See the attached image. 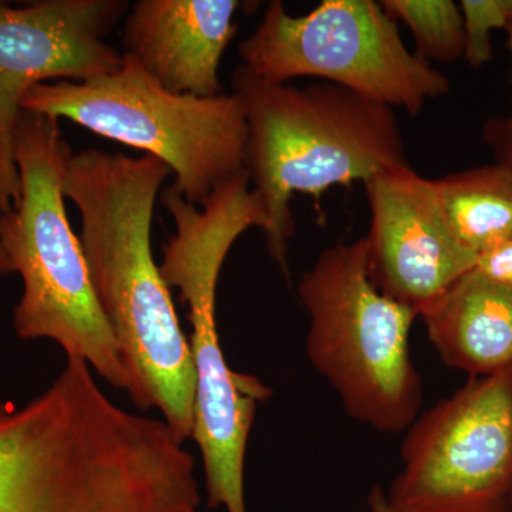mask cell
Listing matches in <instances>:
<instances>
[{
    "instance_id": "obj_9",
    "label": "cell",
    "mask_w": 512,
    "mask_h": 512,
    "mask_svg": "<svg viewBox=\"0 0 512 512\" xmlns=\"http://www.w3.org/2000/svg\"><path fill=\"white\" fill-rule=\"evenodd\" d=\"M394 512H511L512 365L470 377L406 430Z\"/></svg>"
},
{
    "instance_id": "obj_6",
    "label": "cell",
    "mask_w": 512,
    "mask_h": 512,
    "mask_svg": "<svg viewBox=\"0 0 512 512\" xmlns=\"http://www.w3.org/2000/svg\"><path fill=\"white\" fill-rule=\"evenodd\" d=\"M309 315L306 353L352 419L400 433L421 413L423 384L413 363V309L376 288L365 239L326 248L298 288Z\"/></svg>"
},
{
    "instance_id": "obj_8",
    "label": "cell",
    "mask_w": 512,
    "mask_h": 512,
    "mask_svg": "<svg viewBox=\"0 0 512 512\" xmlns=\"http://www.w3.org/2000/svg\"><path fill=\"white\" fill-rule=\"evenodd\" d=\"M238 55L259 79L316 77L413 116L451 86L446 74L407 49L396 20L375 0H325L302 16L275 0Z\"/></svg>"
},
{
    "instance_id": "obj_22",
    "label": "cell",
    "mask_w": 512,
    "mask_h": 512,
    "mask_svg": "<svg viewBox=\"0 0 512 512\" xmlns=\"http://www.w3.org/2000/svg\"><path fill=\"white\" fill-rule=\"evenodd\" d=\"M511 512H512V510H511Z\"/></svg>"
},
{
    "instance_id": "obj_4",
    "label": "cell",
    "mask_w": 512,
    "mask_h": 512,
    "mask_svg": "<svg viewBox=\"0 0 512 512\" xmlns=\"http://www.w3.org/2000/svg\"><path fill=\"white\" fill-rule=\"evenodd\" d=\"M175 232L163 248L160 265L165 284L187 303L192 326L195 414L191 439L200 448L208 505L247 512L245 454L258 404L271 390L254 376L229 367L217 326V288L224 262L249 228L266 227L261 198L247 171L221 185L204 207L185 200L173 185L161 195Z\"/></svg>"
},
{
    "instance_id": "obj_20",
    "label": "cell",
    "mask_w": 512,
    "mask_h": 512,
    "mask_svg": "<svg viewBox=\"0 0 512 512\" xmlns=\"http://www.w3.org/2000/svg\"><path fill=\"white\" fill-rule=\"evenodd\" d=\"M12 274L8 258H6L5 251H3L2 245H0V275Z\"/></svg>"
},
{
    "instance_id": "obj_5",
    "label": "cell",
    "mask_w": 512,
    "mask_h": 512,
    "mask_svg": "<svg viewBox=\"0 0 512 512\" xmlns=\"http://www.w3.org/2000/svg\"><path fill=\"white\" fill-rule=\"evenodd\" d=\"M72 156L59 120L23 110L15 140L19 200L0 214V245L23 285L13 328L23 340H53L67 357H79L128 392L119 343L67 215L63 184Z\"/></svg>"
},
{
    "instance_id": "obj_14",
    "label": "cell",
    "mask_w": 512,
    "mask_h": 512,
    "mask_svg": "<svg viewBox=\"0 0 512 512\" xmlns=\"http://www.w3.org/2000/svg\"><path fill=\"white\" fill-rule=\"evenodd\" d=\"M458 242L477 256L512 234V170L497 163L434 180Z\"/></svg>"
},
{
    "instance_id": "obj_21",
    "label": "cell",
    "mask_w": 512,
    "mask_h": 512,
    "mask_svg": "<svg viewBox=\"0 0 512 512\" xmlns=\"http://www.w3.org/2000/svg\"><path fill=\"white\" fill-rule=\"evenodd\" d=\"M0 406H2V403H0Z\"/></svg>"
},
{
    "instance_id": "obj_17",
    "label": "cell",
    "mask_w": 512,
    "mask_h": 512,
    "mask_svg": "<svg viewBox=\"0 0 512 512\" xmlns=\"http://www.w3.org/2000/svg\"><path fill=\"white\" fill-rule=\"evenodd\" d=\"M474 271L512 288V234L497 247L478 256Z\"/></svg>"
},
{
    "instance_id": "obj_11",
    "label": "cell",
    "mask_w": 512,
    "mask_h": 512,
    "mask_svg": "<svg viewBox=\"0 0 512 512\" xmlns=\"http://www.w3.org/2000/svg\"><path fill=\"white\" fill-rule=\"evenodd\" d=\"M365 191L370 229L363 239L370 279L420 316L476 266L478 256L451 231L434 180L410 165L370 178Z\"/></svg>"
},
{
    "instance_id": "obj_19",
    "label": "cell",
    "mask_w": 512,
    "mask_h": 512,
    "mask_svg": "<svg viewBox=\"0 0 512 512\" xmlns=\"http://www.w3.org/2000/svg\"><path fill=\"white\" fill-rule=\"evenodd\" d=\"M367 512H394L387 501L386 491L375 487L367 498Z\"/></svg>"
},
{
    "instance_id": "obj_12",
    "label": "cell",
    "mask_w": 512,
    "mask_h": 512,
    "mask_svg": "<svg viewBox=\"0 0 512 512\" xmlns=\"http://www.w3.org/2000/svg\"><path fill=\"white\" fill-rule=\"evenodd\" d=\"M237 0H138L124 18V55L170 92L221 96V59L238 32Z\"/></svg>"
},
{
    "instance_id": "obj_2",
    "label": "cell",
    "mask_w": 512,
    "mask_h": 512,
    "mask_svg": "<svg viewBox=\"0 0 512 512\" xmlns=\"http://www.w3.org/2000/svg\"><path fill=\"white\" fill-rule=\"evenodd\" d=\"M0 512H181L153 424L77 357L25 406H0Z\"/></svg>"
},
{
    "instance_id": "obj_1",
    "label": "cell",
    "mask_w": 512,
    "mask_h": 512,
    "mask_svg": "<svg viewBox=\"0 0 512 512\" xmlns=\"http://www.w3.org/2000/svg\"><path fill=\"white\" fill-rule=\"evenodd\" d=\"M170 175L156 157L92 148L70 157L63 187L80 214V241L130 377L128 396L140 409H157L184 443L194 429L197 377L151 245L158 195Z\"/></svg>"
},
{
    "instance_id": "obj_15",
    "label": "cell",
    "mask_w": 512,
    "mask_h": 512,
    "mask_svg": "<svg viewBox=\"0 0 512 512\" xmlns=\"http://www.w3.org/2000/svg\"><path fill=\"white\" fill-rule=\"evenodd\" d=\"M393 20L410 29L427 62L453 63L466 52L463 12L453 0H383Z\"/></svg>"
},
{
    "instance_id": "obj_7",
    "label": "cell",
    "mask_w": 512,
    "mask_h": 512,
    "mask_svg": "<svg viewBox=\"0 0 512 512\" xmlns=\"http://www.w3.org/2000/svg\"><path fill=\"white\" fill-rule=\"evenodd\" d=\"M22 107L158 158L197 207L245 170L248 127L238 96L170 92L124 53L119 69L96 79L33 87Z\"/></svg>"
},
{
    "instance_id": "obj_18",
    "label": "cell",
    "mask_w": 512,
    "mask_h": 512,
    "mask_svg": "<svg viewBox=\"0 0 512 512\" xmlns=\"http://www.w3.org/2000/svg\"><path fill=\"white\" fill-rule=\"evenodd\" d=\"M508 49L512 57V23L508 26ZM488 141L498 153V163L507 165L512 170V114L510 119L495 121L487 130Z\"/></svg>"
},
{
    "instance_id": "obj_10",
    "label": "cell",
    "mask_w": 512,
    "mask_h": 512,
    "mask_svg": "<svg viewBox=\"0 0 512 512\" xmlns=\"http://www.w3.org/2000/svg\"><path fill=\"white\" fill-rule=\"evenodd\" d=\"M128 5L126 0L0 3V214L19 200L15 140L26 94L42 83L86 82L119 69L123 53L106 37Z\"/></svg>"
},
{
    "instance_id": "obj_3",
    "label": "cell",
    "mask_w": 512,
    "mask_h": 512,
    "mask_svg": "<svg viewBox=\"0 0 512 512\" xmlns=\"http://www.w3.org/2000/svg\"><path fill=\"white\" fill-rule=\"evenodd\" d=\"M232 90L247 120L245 171L264 204L266 245L285 271L293 195L319 201L335 185L365 184L410 165L394 110L345 87L268 82L239 64Z\"/></svg>"
},
{
    "instance_id": "obj_13",
    "label": "cell",
    "mask_w": 512,
    "mask_h": 512,
    "mask_svg": "<svg viewBox=\"0 0 512 512\" xmlns=\"http://www.w3.org/2000/svg\"><path fill=\"white\" fill-rule=\"evenodd\" d=\"M420 318L441 360L470 377L512 365V288L474 268Z\"/></svg>"
},
{
    "instance_id": "obj_16",
    "label": "cell",
    "mask_w": 512,
    "mask_h": 512,
    "mask_svg": "<svg viewBox=\"0 0 512 512\" xmlns=\"http://www.w3.org/2000/svg\"><path fill=\"white\" fill-rule=\"evenodd\" d=\"M466 30V57L473 67H483L493 59L491 33L508 29L507 9L504 0H463L460 3Z\"/></svg>"
}]
</instances>
